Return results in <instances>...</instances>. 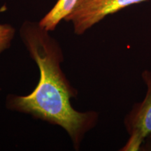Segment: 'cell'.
I'll list each match as a JSON object with an SVG mask.
<instances>
[{"instance_id": "6da1fadb", "label": "cell", "mask_w": 151, "mask_h": 151, "mask_svg": "<svg viewBox=\"0 0 151 151\" xmlns=\"http://www.w3.org/2000/svg\"><path fill=\"white\" fill-rule=\"evenodd\" d=\"M39 24L25 22L20 35L30 55L37 62L40 79L35 90L29 95L12 96L8 99L9 109L29 113L63 127L78 146L85 134L98 121L94 111L81 113L71 106L73 90L60 69L62 54L58 43Z\"/></svg>"}, {"instance_id": "7a4b0ae2", "label": "cell", "mask_w": 151, "mask_h": 151, "mask_svg": "<svg viewBox=\"0 0 151 151\" xmlns=\"http://www.w3.org/2000/svg\"><path fill=\"white\" fill-rule=\"evenodd\" d=\"M145 1L146 0H78L65 20L72 22L75 33L81 35L109 15Z\"/></svg>"}, {"instance_id": "3957f363", "label": "cell", "mask_w": 151, "mask_h": 151, "mask_svg": "<svg viewBox=\"0 0 151 151\" xmlns=\"http://www.w3.org/2000/svg\"><path fill=\"white\" fill-rule=\"evenodd\" d=\"M141 77L146 86V96L143 101L133 105L124 118L129 139L121 150H139L145 139L151 136V71L145 69Z\"/></svg>"}, {"instance_id": "277c9868", "label": "cell", "mask_w": 151, "mask_h": 151, "mask_svg": "<svg viewBox=\"0 0 151 151\" xmlns=\"http://www.w3.org/2000/svg\"><path fill=\"white\" fill-rule=\"evenodd\" d=\"M78 0H58L53 8L40 20L39 25L46 31H53L62 20L74 8Z\"/></svg>"}, {"instance_id": "5b68a950", "label": "cell", "mask_w": 151, "mask_h": 151, "mask_svg": "<svg viewBox=\"0 0 151 151\" xmlns=\"http://www.w3.org/2000/svg\"><path fill=\"white\" fill-rule=\"evenodd\" d=\"M14 34L15 29L10 24H0V52L10 46Z\"/></svg>"}]
</instances>
